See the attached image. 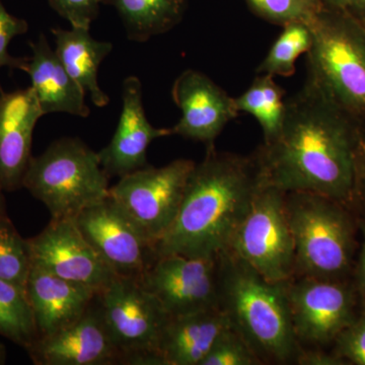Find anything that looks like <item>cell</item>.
Instances as JSON below:
<instances>
[{"instance_id":"cell-40","label":"cell","mask_w":365,"mask_h":365,"mask_svg":"<svg viewBox=\"0 0 365 365\" xmlns=\"http://www.w3.org/2000/svg\"><path fill=\"white\" fill-rule=\"evenodd\" d=\"M364 313H365V312H364Z\"/></svg>"},{"instance_id":"cell-27","label":"cell","mask_w":365,"mask_h":365,"mask_svg":"<svg viewBox=\"0 0 365 365\" xmlns=\"http://www.w3.org/2000/svg\"><path fill=\"white\" fill-rule=\"evenodd\" d=\"M255 13L284 26L300 21L307 24L326 6L324 0H248Z\"/></svg>"},{"instance_id":"cell-12","label":"cell","mask_w":365,"mask_h":365,"mask_svg":"<svg viewBox=\"0 0 365 365\" xmlns=\"http://www.w3.org/2000/svg\"><path fill=\"white\" fill-rule=\"evenodd\" d=\"M74 222L116 275L140 280L155 260L143 230L110 196L81 211Z\"/></svg>"},{"instance_id":"cell-9","label":"cell","mask_w":365,"mask_h":365,"mask_svg":"<svg viewBox=\"0 0 365 365\" xmlns=\"http://www.w3.org/2000/svg\"><path fill=\"white\" fill-rule=\"evenodd\" d=\"M195 165L186 158L162 168L148 165L110 188V197L140 227L153 248L176 218Z\"/></svg>"},{"instance_id":"cell-14","label":"cell","mask_w":365,"mask_h":365,"mask_svg":"<svg viewBox=\"0 0 365 365\" xmlns=\"http://www.w3.org/2000/svg\"><path fill=\"white\" fill-rule=\"evenodd\" d=\"M37 365L122 364L103 319L97 295L81 318L57 332L38 338L26 348Z\"/></svg>"},{"instance_id":"cell-26","label":"cell","mask_w":365,"mask_h":365,"mask_svg":"<svg viewBox=\"0 0 365 365\" xmlns=\"http://www.w3.org/2000/svg\"><path fill=\"white\" fill-rule=\"evenodd\" d=\"M32 269L28 239H24L9 217L0 222V279L26 292Z\"/></svg>"},{"instance_id":"cell-19","label":"cell","mask_w":365,"mask_h":365,"mask_svg":"<svg viewBox=\"0 0 365 365\" xmlns=\"http://www.w3.org/2000/svg\"><path fill=\"white\" fill-rule=\"evenodd\" d=\"M29 46L32 55L23 71L30 76L31 88L44 115L67 113L81 118L90 116L85 91L71 78L44 34L37 41L29 42Z\"/></svg>"},{"instance_id":"cell-35","label":"cell","mask_w":365,"mask_h":365,"mask_svg":"<svg viewBox=\"0 0 365 365\" xmlns=\"http://www.w3.org/2000/svg\"><path fill=\"white\" fill-rule=\"evenodd\" d=\"M348 11L360 20H365V0H351Z\"/></svg>"},{"instance_id":"cell-4","label":"cell","mask_w":365,"mask_h":365,"mask_svg":"<svg viewBox=\"0 0 365 365\" xmlns=\"http://www.w3.org/2000/svg\"><path fill=\"white\" fill-rule=\"evenodd\" d=\"M285 209L294 241V276L349 279L359 230L352 209L309 192L285 193Z\"/></svg>"},{"instance_id":"cell-1","label":"cell","mask_w":365,"mask_h":365,"mask_svg":"<svg viewBox=\"0 0 365 365\" xmlns=\"http://www.w3.org/2000/svg\"><path fill=\"white\" fill-rule=\"evenodd\" d=\"M365 125L341 107L321 83H306L287 98L278 135L254 153L264 184L284 193L309 192L352 209Z\"/></svg>"},{"instance_id":"cell-2","label":"cell","mask_w":365,"mask_h":365,"mask_svg":"<svg viewBox=\"0 0 365 365\" xmlns=\"http://www.w3.org/2000/svg\"><path fill=\"white\" fill-rule=\"evenodd\" d=\"M262 182L254 155L207 148L189 178L176 218L153 246L155 258H217L227 252Z\"/></svg>"},{"instance_id":"cell-10","label":"cell","mask_w":365,"mask_h":365,"mask_svg":"<svg viewBox=\"0 0 365 365\" xmlns=\"http://www.w3.org/2000/svg\"><path fill=\"white\" fill-rule=\"evenodd\" d=\"M287 297L299 344L324 348L334 344L361 312L354 283L294 276L287 281Z\"/></svg>"},{"instance_id":"cell-22","label":"cell","mask_w":365,"mask_h":365,"mask_svg":"<svg viewBox=\"0 0 365 365\" xmlns=\"http://www.w3.org/2000/svg\"><path fill=\"white\" fill-rule=\"evenodd\" d=\"M102 4L117 9L127 37L137 43L169 32L187 9V0H102Z\"/></svg>"},{"instance_id":"cell-29","label":"cell","mask_w":365,"mask_h":365,"mask_svg":"<svg viewBox=\"0 0 365 365\" xmlns=\"http://www.w3.org/2000/svg\"><path fill=\"white\" fill-rule=\"evenodd\" d=\"M28 30V23L9 14L0 0V69L9 67V69L23 71L29 57L13 56L9 53V46L14 38L24 35Z\"/></svg>"},{"instance_id":"cell-37","label":"cell","mask_w":365,"mask_h":365,"mask_svg":"<svg viewBox=\"0 0 365 365\" xmlns=\"http://www.w3.org/2000/svg\"><path fill=\"white\" fill-rule=\"evenodd\" d=\"M4 192L6 191L2 188L1 182H0V222L9 217L6 213V199H4Z\"/></svg>"},{"instance_id":"cell-18","label":"cell","mask_w":365,"mask_h":365,"mask_svg":"<svg viewBox=\"0 0 365 365\" xmlns=\"http://www.w3.org/2000/svg\"><path fill=\"white\" fill-rule=\"evenodd\" d=\"M26 294L40 338L57 332L81 318L93 304L97 292L32 263Z\"/></svg>"},{"instance_id":"cell-17","label":"cell","mask_w":365,"mask_h":365,"mask_svg":"<svg viewBox=\"0 0 365 365\" xmlns=\"http://www.w3.org/2000/svg\"><path fill=\"white\" fill-rule=\"evenodd\" d=\"M44 113L32 88L0 91V182L6 192L23 188L32 160L33 133Z\"/></svg>"},{"instance_id":"cell-23","label":"cell","mask_w":365,"mask_h":365,"mask_svg":"<svg viewBox=\"0 0 365 365\" xmlns=\"http://www.w3.org/2000/svg\"><path fill=\"white\" fill-rule=\"evenodd\" d=\"M285 91L270 74H259L251 86L235 98L237 111L248 113L260 124L264 143L272 141L279 133L284 118Z\"/></svg>"},{"instance_id":"cell-30","label":"cell","mask_w":365,"mask_h":365,"mask_svg":"<svg viewBox=\"0 0 365 365\" xmlns=\"http://www.w3.org/2000/svg\"><path fill=\"white\" fill-rule=\"evenodd\" d=\"M334 352L347 364L365 365V313L348 326L336 338Z\"/></svg>"},{"instance_id":"cell-28","label":"cell","mask_w":365,"mask_h":365,"mask_svg":"<svg viewBox=\"0 0 365 365\" xmlns=\"http://www.w3.org/2000/svg\"><path fill=\"white\" fill-rule=\"evenodd\" d=\"M263 364L246 340L232 327L216 341L201 365Z\"/></svg>"},{"instance_id":"cell-15","label":"cell","mask_w":365,"mask_h":365,"mask_svg":"<svg viewBox=\"0 0 365 365\" xmlns=\"http://www.w3.org/2000/svg\"><path fill=\"white\" fill-rule=\"evenodd\" d=\"M181 119L172 127L173 135H180L215 148V139L225 127L239 115L235 98L216 85L206 74L194 69L182 72L172 88Z\"/></svg>"},{"instance_id":"cell-5","label":"cell","mask_w":365,"mask_h":365,"mask_svg":"<svg viewBox=\"0 0 365 365\" xmlns=\"http://www.w3.org/2000/svg\"><path fill=\"white\" fill-rule=\"evenodd\" d=\"M109 179L98 153L81 139L64 137L32 158L23 188L44 204L53 220H76L110 196Z\"/></svg>"},{"instance_id":"cell-7","label":"cell","mask_w":365,"mask_h":365,"mask_svg":"<svg viewBox=\"0 0 365 365\" xmlns=\"http://www.w3.org/2000/svg\"><path fill=\"white\" fill-rule=\"evenodd\" d=\"M97 302L122 364L160 365L158 347L170 317L140 281L116 275Z\"/></svg>"},{"instance_id":"cell-16","label":"cell","mask_w":365,"mask_h":365,"mask_svg":"<svg viewBox=\"0 0 365 365\" xmlns=\"http://www.w3.org/2000/svg\"><path fill=\"white\" fill-rule=\"evenodd\" d=\"M122 112L111 143L98 153L108 177L122 178L148 167L150 144L160 137L173 135L170 128H155L146 117L143 86L136 76L122 83Z\"/></svg>"},{"instance_id":"cell-39","label":"cell","mask_w":365,"mask_h":365,"mask_svg":"<svg viewBox=\"0 0 365 365\" xmlns=\"http://www.w3.org/2000/svg\"><path fill=\"white\" fill-rule=\"evenodd\" d=\"M361 21H364V25H365V20H361Z\"/></svg>"},{"instance_id":"cell-3","label":"cell","mask_w":365,"mask_h":365,"mask_svg":"<svg viewBox=\"0 0 365 365\" xmlns=\"http://www.w3.org/2000/svg\"><path fill=\"white\" fill-rule=\"evenodd\" d=\"M220 307L264 364H297L302 351L287 281L273 282L227 251L220 255Z\"/></svg>"},{"instance_id":"cell-25","label":"cell","mask_w":365,"mask_h":365,"mask_svg":"<svg viewBox=\"0 0 365 365\" xmlns=\"http://www.w3.org/2000/svg\"><path fill=\"white\" fill-rule=\"evenodd\" d=\"M312 43L313 36L307 24L300 21L287 24L257 68V73L270 74L274 78L294 76L297 60L300 55L309 51Z\"/></svg>"},{"instance_id":"cell-13","label":"cell","mask_w":365,"mask_h":365,"mask_svg":"<svg viewBox=\"0 0 365 365\" xmlns=\"http://www.w3.org/2000/svg\"><path fill=\"white\" fill-rule=\"evenodd\" d=\"M28 242L33 264L97 294L116 276L86 241L74 220L51 218L49 225Z\"/></svg>"},{"instance_id":"cell-21","label":"cell","mask_w":365,"mask_h":365,"mask_svg":"<svg viewBox=\"0 0 365 365\" xmlns=\"http://www.w3.org/2000/svg\"><path fill=\"white\" fill-rule=\"evenodd\" d=\"M51 33L55 52L71 78L90 96L93 105L106 107L110 98L98 86V72L103 60L112 51V43L93 39L90 29L86 28H54Z\"/></svg>"},{"instance_id":"cell-32","label":"cell","mask_w":365,"mask_h":365,"mask_svg":"<svg viewBox=\"0 0 365 365\" xmlns=\"http://www.w3.org/2000/svg\"><path fill=\"white\" fill-rule=\"evenodd\" d=\"M297 364L299 365H345L347 362L338 356L335 352L328 353L324 348L311 347V349H306L302 347L299 356H297Z\"/></svg>"},{"instance_id":"cell-24","label":"cell","mask_w":365,"mask_h":365,"mask_svg":"<svg viewBox=\"0 0 365 365\" xmlns=\"http://www.w3.org/2000/svg\"><path fill=\"white\" fill-rule=\"evenodd\" d=\"M0 335L25 349L39 337L26 292L2 279H0Z\"/></svg>"},{"instance_id":"cell-6","label":"cell","mask_w":365,"mask_h":365,"mask_svg":"<svg viewBox=\"0 0 365 365\" xmlns=\"http://www.w3.org/2000/svg\"><path fill=\"white\" fill-rule=\"evenodd\" d=\"M307 26L313 43L309 73L365 125V25L348 9L324 6Z\"/></svg>"},{"instance_id":"cell-34","label":"cell","mask_w":365,"mask_h":365,"mask_svg":"<svg viewBox=\"0 0 365 365\" xmlns=\"http://www.w3.org/2000/svg\"><path fill=\"white\" fill-rule=\"evenodd\" d=\"M352 208L359 209L365 215V143L360 150Z\"/></svg>"},{"instance_id":"cell-11","label":"cell","mask_w":365,"mask_h":365,"mask_svg":"<svg viewBox=\"0 0 365 365\" xmlns=\"http://www.w3.org/2000/svg\"><path fill=\"white\" fill-rule=\"evenodd\" d=\"M139 281L170 317L220 309V257H158Z\"/></svg>"},{"instance_id":"cell-20","label":"cell","mask_w":365,"mask_h":365,"mask_svg":"<svg viewBox=\"0 0 365 365\" xmlns=\"http://www.w3.org/2000/svg\"><path fill=\"white\" fill-rule=\"evenodd\" d=\"M232 327L220 309L170 317L158 347L160 365H201L216 341Z\"/></svg>"},{"instance_id":"cell-33","label":"cell","mask_w":365,"mask_h":365,"mask_svg":"<svg viewBox=\"0 0 365 365\" xmlns=\"http://www.w3.org/2000/svg\"><path fill=\"white\" fill-rule=\"evenodd\" d=\"M359 230L362 234L361 248L359 255V259L355 262L354 270V287L356 288L357 294H359L360 306L362 307V312H365V222L359 220Z\"/></svg>"},{"instance_id":"cell-8","label":"cell","mask_w":365,"mask_h":365,"mask_svg":"<svg viewBox=\"0 0 365 365\" xmlns=\"http://www.w3.org/2000/svg\"><path fill=\"white\" fill-rule=\"evenodd\" d=\"M227 251L269 281L284 282L294 277V241L284 192L262 182Z\"/></svg>"},{"instance_id":"cell-38","label":"cell","mask_w":365,"mask_h":365,"mask_svg":"<svg viewBox=\"0 0 365 365\" xmlns=\"http://www.w3.org/2000/svg\"><path fill=\"white\" fill-rule=\"evenodd\" d=\"M6 347L0 343V365L6 364Z\"/></svg>"},{"instance_id":"cell-36","label":"cell","mask_w":365,"mask_h":365,"mask_svg":"<svg viewBox=\"0 0 365 365\" xmlns=\"http://www.w3.org/2000/svg\"><path fill=\"white\" fill-rule=\"evenodd\" d=\"M327 6L332 7V9H348L351 0H324Z\"/></svg>"},{"instance_id":"cell-31","label":"cell","mask_w":365,"mask_h":365,"mask_svg":"<svg viewBox=\"0 0 365 365\" xmlns=\"http://www.w3.org/2000/svg\"><path fill=\"white\" fill-rule=\"evenodd\" d=\"M50 6L73 28L90 29L102 0H48Z\"/></svg>"}]
</instances>
